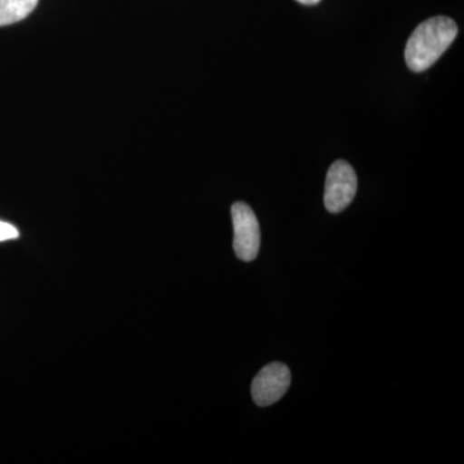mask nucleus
I'll use <instances>...</instances> for the list:
<instances>
[{"label": "nucleus", "instance_id": "423d86ee", "mask_svg": "<svg viewBox=\"0 0 464 464\" xmlns=\"http://www.w3.org/2000/svg\"><path fill=\"white\" fill-rule=\"evenodd\" d=\"M18 231L14 226L0 221V241L17 239Z\"/></svg>", "mask_w": 464, "mask_h": 464}, {"label": "nucleus", "instance_id": "f257e3e1", "mask_svg": "<svg viewBox=\"0 0 464 464\" xmlns=\"http://www.w3.org/2000/svg\"><path fill=\"white\" fill-rule=\"evenodd\" d=\"M456 21L438 16L423 21L408 39L405 61L414 72H426L444 54L457 38Z\"/></svg>", "mask_w": 464, "mask_h": 464}, {"label": "nucleus", "instance_id": "0eeeda50", "mask_svg": "<svg viewBox=\"0 0 464 464\" xmlns=\"http://www.w3.org/2000/svg\"><path fill=\"white\" fill-rule=\"evenodd\" d=\"M297 2L304 5H315L317 3L322 2V0H297Z\"/></svg>", "mask_w": 464, "mask_h": 464}, {"label": "nucleus", "instance_id": "20e7f679", "mask_svg": "<svg viewBox=\"0 0 464 464\" xmlns=\"http://www.w3.org/2000/svg\"><path fill=\"white\" fill-rule=\"evenodd\" d=\"M292 382L288 366L273 362L264 366L252 382V396L258 406L273 405L285 395Z\"/></svg>", "mask_w": 464, "mask_h": 464}, {"label": "nucleus", "instance_id": "7ed1b4c3", "mask_svg": "<svg viewBox=\"0 0 464 464\" xmlns=\"http://www.w3.org/2000/svg\"><path fill=\"white\" fill-rule=\"evenodd\" d=\"M357 191V177L353 168L344 160H337L326 174L324 206L328 212L341 213L350 206Z\"/></svg>", "mask_w": 464, "mask_h": 464}, {"label": "nucleus", "instance_id": "39448f33", "mask_svg": "<svg viewBox=\"0 0 464 464\" xmlns=\"http://www.w3.org/2000/svg\"><path fill=\"white\" fill-rule=\"evenodd\" d=\"M39 0H0V26L23 21L38 5Z\"/></svg>", "mask_w": 464, "mask_h": 464}, {"label": "nucleus", "instance_id": "f03ea898", "mask_svg": "<svg viewBox=\"0 0 464 464\" xmlns=\"http://www.w3.org/2000/svg\"><path fill=\"white\" fill-rule=\"evenodd\" d=\"M231 217L237 257L244 262L255 261L261 246V230L257 217L252 208L243 201H237L231 207Z\"/></svg>", "mask_w": 464, "mask_h": 464}]
</instances>
